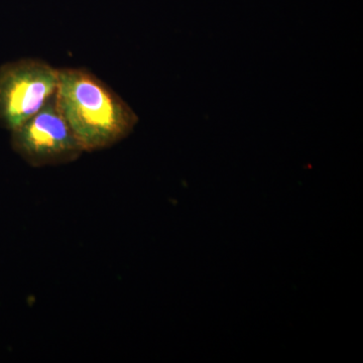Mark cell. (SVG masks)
<instances>
[{"label":"cell","instance_id":"cell-1","mask_svg":"<svg viewBox=\"0 0 363 363\" xmlns=\"http://www.w3.org/2000/svg\"><path fill=\"white\" fill-rule=\"evenodd\" d=\"M56 100L85 152L111 149L138 123L130 105L87 69H58Z\"/></svg>","mask_w":363,"mask_h":363},{"label":"cell","instance_id":"cell-2","mask_svg":"<svg viewBox=\"0 0 363 363\" xmlns=\"http://www.w3.org/2000/svg\"><path fill=\"white\" fill-rule=\"evenodd\" d=\"M11 145L33 168L71 164L85 152L59 111L56 92L35 116L11 131Z\"/></svg>","mask_w":363,"mask_h":363},{"label":"cell","instance_id":"cell-3","mask_svg":"<svg viewBox=\"0 0 363 363\" xmlns=\"http://www.w3.org/2000/svg\"><path fill=\"white\" fill-rule=\"evenodd\" d=\"M58 69L23 58L0 66V128L11 133L35 116L55 94Z\"/></svg>","mask_w":363,"mask_h":363}]
</instances>
